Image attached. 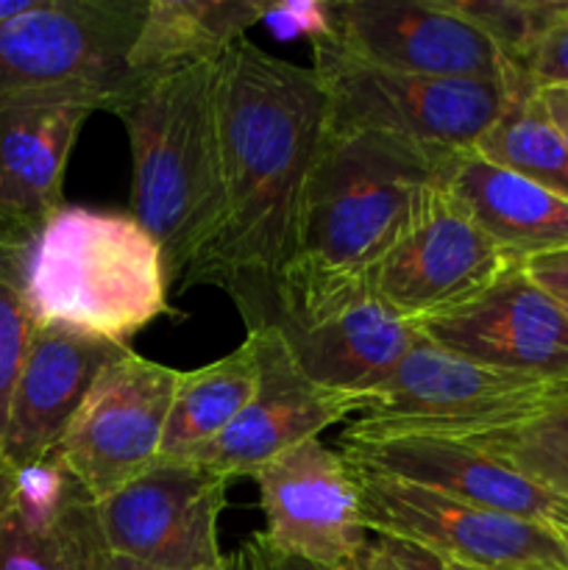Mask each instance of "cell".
I'll use <instances>...</instances> for the list:
<instances>
[{
	"mask_svg": "<svg viewBox=\"0 0 568 570\" xmlns=\"http://www.w3.org/2000/svg\"><path fill=\"white\" fill-rule=\"evenodd\" d=\"M523 271L540 289H546L557 304L568 309V248L532 256V259L523 262Z\"/></svg>",
	"mask_w": 568,
	"mask_h": 570,
	"instance_id": "32",
	"label": "cell"
},
{
	"mask_svg": "<svg viewBox=\"0 0 568 570\" xmlns=\"http://www.w3.org/2000/svg\"><path fill=\"white\" fill-rule=\"evenodd\" d=\"M329 42L360 65L412 76L507 81L518 72L451 0H340Z\"/></svg>",
	"mask_w": 568,
	"mask_h": 570,
	"instance_id": "14",
	"label": "cell"
},
{
	"mask_svg": "<svg viewBox=\"0 0 568 570\" xmlns=\"http://www.w3.org/2000/svg\"><path fill=\"white\" fill-rule=\"evenodd\" d=\"M256 382L259 360L251 337H245V343L223 360L209 362L198 371H182L156 462H182L221 438L251 404Z\"/></svg>",
	"mask_w": 568,
	"mask_h": 570,
	"instance_id": "23",
	"label": "cell"
},
{
	"mask_svg": "<svg viewBox=\"0 0 568 570\" xmlns=\"http://www.w3.org/2000/svg\"><path fill=\"white\" fill-rule=\"evenodd\" d=\"M523 76L538 89L568 87V3L538 39L523 65Z\"/></svg>",
	"mask_w": 568,
	"mask_h": 570,
	"instance_id": "28",
	"label": "cell"
},
{
	"mask_svg": "<svg viewBox=\"0 0 568 570\" xmlns=\"http://www.w3.org/2000/svg\"><path fill=\"white\" fill-rule=\"evenodd\" d=\"M262 0H148L128 53L134 76L217 61L265 17Z\"/></svg>",
	"mask_w": 568,
	"mask_h": 570,
	"instance_id": "22",
	"label": "cell"
},
{
	"mask_svg": "<svg viewBox=\"0 0 568 570\" xmlns=\"http://www.w3.org/2000/svg\"><path fill=\"white\" fill-rule=\"evenodd\" d=\"M418 332L482 365L568 382V309L529 278L523 262L468 304L418 323Z\"/></svg>",
	"mask_w": 568,
	"mask_h": 570,
	"instance_id": "16",
	"label": "cell"
},
{
	"mask_svg": "<svg viewBox=\"0 0 568 570\" xmlns=\"http://www.w3.org/2000/svg\"><path fill=\"white\" fill-rule=\"evenodd\" d=\"M312 56L326 92L329 131L388 134L443 159L473 150L518 76L496 81L379 70L343 56L329 39L312 42Z\"/></svg>",
	"mask_w": 568,
	"mask_h": 570,
	"instance_id": "8",
	"label": "cell"
},
{
	"mask_svg": "<svg viewBox=\"0 0 568 570\" xmlns=\"http://www.w3.org/2000/svg\"><path fill=\"white\" fill-rule=\"evenodd\" d=\"M217 115L223 223L182 289H223L256 328L298 245L301 198L326 134V92L312 67L239 39L221 59Z\"/></svg>",
	"mask_w": 568,
	"mask_h": 570,
	"instance_id": "1",
	"label": "cell"
},
{
	"mask_svg": "<svg viewBox=\"0 0 568 570\" xmlns=\"http://www.w3.org/2000/svg\"><path fill=\"white\" fill-rule=\"evenodd\" d=\"M226 488L193 462H156L98 501L111 557L150 570H228L217 529Z\"/></svg>",
	"mask_w": 568,
	"mask_h": 570,
	"instance_id": "12",
	"label": "cell"
},
{
	"mask_svg": "<svg viewBox=\"0 0 568 570\" xmlns=\"http://www.w3.org/2000/svg\"><path fill=\"white\" fill-rule=\"evenodd\" d=\"M473 154L568 200V148L523 72L510 81L505 109L477 139Z\"/></svg>",
	"mask_w": 568,
	"mask_h": 570,
	"instance_id": "24",
	"label": "cell"
},
{
	"mask_svg": "<svg viewBox=\"0 0 568 570\" xmlns=\"http://www.w3.org/2000/svg\"><path fill=\"white\" fill-rule=\"evenodd\" d=\"M95 106L33 100L0 106V226L31 243L65 206V173L72 145Z\"/></svg>",
	"mask_w": 568,
	"mask_h": 570,
	"instance_id": "20",
	"label": "cell"
},
{
	"mask_svg": "<svg viewBox=\"0 0 568 570\" xmlns=\"http://www.w3.org/2000/svg\"><path fill=\"white\" fill-rule=\"evenodd\" d=\"M538 95L540 100H543L551 122L557 126V131H560L562 142H566L568 148V87H546V89H538Z\"/></svg>",
	"mask_w": 568,
	"mask_h": 570,
	"instance_id": "33",
	"label": "cell"
},
{
	"mask_svg": "<svg viewBox=\"0 0 568 570\" xmlns=\"http://www.w3.org/2000/svg\"><path fill=\"white\" fill-rule=\"evenodd\" d=\"M440 181L510 259L568 248V200L540 184L490 165L473 150L449 159Z\"/></svg>",
	"mask_w": 568,
	"mask_h": 570,
	"instance_id": "21",
	"label": "cell"
},
{
	"mask_svg": "<svg viewBox=\"0 0 568 570\" xmlns=\"http://www.w3.org/2000/svg\"><path fill=\"white\" fill-rule=\"evenodd\" d=\"M516 259L440 181L423 195L393 248L371 267L368 282L390 309L418 326L477 298Z\"/></svg>",
	"mask_w": 568,
	"mask_h": 570,
	"instance_id": "11",
	"label": "cell"
},
{
	"mask_svg": "<svg viewBox=\"0 0 568 570\" xmlns=\"http://www.w3.org/2000/svg\"><path fill=\"white\" fill-rule=\"evenodd\" d=\"M148 0H37L0 26V106L78 100L111 111Z\"/></svg>",
	"mask_w": 568,
	"mask_h": 570,
	"instance_id": "6",
	"label": "cell"
},
{
	"mask_svg": "<svg viewBox=\"0 0 568 570\" xmlns=\"http://www.w3.org/2000/svg\"><path fill=\"white\" fill-rule=\"evenodd\" d=\"M248 337L259 360L254 399L221 438L182 460L206 468L226 482L251 476L273 456L315 440L334 423H349L371 401L368 395L343 393L312 382L273 326L251 328Z\"/></svg>",
	"mask_w": 568,
	"mask_h": 570,
	"instance_id": "15",
	"label": "cell"
},
{
	"mask_svg": "<svg viewBox=\"0 0 568 570\" xmlns=\"http://www.w3.org/2000/svg\"><path fill=\"white\" fill-rule=\"evenodd\" d=\"M228 570H332L317 562L304 560L298 554L276 549L262 532H256L243 549L234 557H228Z\"/></svg>",
	"mask_w": 568,
	"mask_h": 570,
	"instance_id": "31",
	"label": "cell"
},
{
	"mask_svg": "<svg viewBox=\"0 0 568 570\" xmlns=\"http://www.w3.org/2000/svg\"><path fill=\"white\" fill-rule=\"evenodd\" d=\"M262 22L276 37H306L310 42H321V39H332V3H321V0H304V3L276 0V3H267Z\"/></svg>",
	"mask_w": 568,
	"mask_h": 570,
	"instance_id": "29",
	"label": "cell"
},
{
	"mask_svg": "<svg viewBox=\"0 0 568 570\" xmlns=\"http://www.w3.org/2000/svg\"><path fill=\"white\" fill-rule=\"evenodd\" d=\"M259 326L282 334L312 382L368 399L393 376L421 337L415 323L373 293L368 276L298 265L284 267Z\"/></svg>",
	"mask_w": 568,
	"mask_h": 570,
	"instance_id": "7",
	"label": "cell"
},
{
	"mask_svg": "<svg viewBox=\"0 0 568 570\" xmlns=\"http://www.w3.org/2000/svg\"><path fill=\"white\" fill-rule=\"evenodd\" d=\"M182 371L128 348L98 376L56 456L95 501L156 465Z\"/></svg>",
	"mask_w": 568,
	"mask_h": 570,
	"instance_id": "10",
	"label": "cell"
},
{
	"mask_svg": "<svg viewBox=\"0 0 568 570\" xmlns=\"http://www.w3.org/2000/svg\"><path fill=\"white\" fill-rule=\"evenodd\" d=\"M343 456L360 471L382 473L401 482L438 490L468 504L557 527L568 518V504L473 440L388 438L340 440Z\"/></svg>",
	"mask_w": 568,
	"mask_h": 570,
	"instance_id": "17",
	"label": "cell"
},
{
	"mask_svg": "<svg viewBox=\"0 0 568 570\" xmlns=\"http://www.w3.org/2000/svg\"><path fill=\"white\" fill-rule=\"evenodd\" d=\"M3 239H11V237H9V234H6V228L0 226V243H3ZM14 243H17V239H14Z\"/></svg>",
	"mask_w": 568,
	"mask_h": 570,
	"instance_id": "39",
	"label": "cell"
},
{
	"mask_svg": "<svg viewBox=\"0 0 568 570\" xmlns=\"http://www.w3.org/2000/svg\"><path fill=\"white\" fill-rule=\"evenodd\" d=\"M276 549L332 570H349L371 543L362 521L360 482L343 451L321 438L293 445L251 473Z\"/></svg>",
	"mask_w": 568,
	"mask_h": 570,
	"instance_id": "13",
	"label": "cell"
},
{
	"mask_svg": "<svg viewBox=\"0 0 568 570\" xmlns=\"http://www.w3.org/2000/svg\"><path fill=\"white\" fill-rule=\"evenodd\" d=\"M440 562H443V560H440ZM443 566L449 568V570H479V568H460V566H449V562H443Z\"/></svg>",
	"mask_w": 568,
	"mask_h": 570,
	"instance_id": "38",
	"label": "cell"
},
{
	"mask_svg": "<svg viewBox=\"0 0 568 570\" xmlns=\"http://www.w3.org/2000/svg\"><path fill=\"white\" fill-rule=\"evenodd\" d=\"M473 443L568 504V404L523 426L473 438Z\"/></svg>",
	"mask_w": 568,
	"mask_h": 570,
	"instance_id": "25",
	"label": "cell"
},
{
	"mask_svg": "<svg viewBox=\"0 0 568 570\" xmlns=\"http://www.w3.org/2000/svg\"><path fill=\"white\" fill-rule=\"evenodd\" d=\"M26 250L28 243L3 239L0 243V449H3L6 421L11 395L39 326L26 295Z\"/></svg>",
	"mask_w": 568,
	"mask_h": 570,
	"instance_id": "26",
	"label": "cell"
},
{
	"mask_svg": "<svg viewBox=\"0 0 568 570\" xmlns=\"http://www.w3.org/2000/svg\"><path fill=\"white\" fill-rule=\"evenodd\" d=\"M566 3L568 0H451V6L471 20L518 72H523L529 53Z\"/></svg>",
	"mask_w": 568,
	"mask_h": 570,
	"instance_id": "27",
	"label": "cell"
},
{
	"mask_svg": "<svg viewBox=\"0 0 568 570\" xmlns=\"http://www.w3.org/2000/svg\"><path fill=\"white\" fill-rule=\"evenodd\" d=\"M14 490H17V473L0 460V518H3L6 507L11 504V499H14Z\"/></svg>",
	"mask_w": 568,
	"mask_h": 570,
	"instance_id": "34",
	"label": "cell"
},
{
	"mask_svg": "<svg viewBox=\"0 0 568 570\" xmlns=\"http://www.w3.org/2000/svg\"><path fill=\"white\" fill-rule=\"evenodd\" d=\"M98 501L59 456L17 473L0 518V570H109Z\"/></svg>",
	"mask_w": 568,
	"mask_h": 570,
	"instance_id": "19",
	"label": "cell"
},
{
	"mask_svg": "<svg viewBox=\"0 0 568 570\" xmlns=\"http://www.w3.org/2000/svg\"><path fill=\"white\" fill-rule=\"evenodd\" d=\"M349 570H449L438 557L410 543L390 538H373L362 551L360 562Z\"/></svg>",
	"mask_w": 568,
	"mask_h": 570,
	"instance_id": "30",
	"label": "cell"
},
{
	"mask_svg": "<svg viewBox=\"0 0 568 570\" xmlns=\"http://www.w3.org/2000/svg\"><path fill=\"white\" fill-rule=\"evenodd\" d=\"M131 345L39 323L11 395L0 460L22 473L53 456L92 384Z\"/></svg>",
	"mask_w": 568,
	"mask_h": 570,
	"instance_id": "18",
	"label": "cell"
},
{
	"mask_svg": "<svg viewBox=\"0 0 568 570\" xmlns=\"http://www.w3.org/2000/svg\"><path fill=\"white\" fill-rule=\"evenodd\" d=\"M165 256L134 215L61 206L28 243L26 295L37 323L128 345L167 315Z\"/></svg>",
	"mask_w": 568,
	"mask_h": 570,
	"instance_id": "3",
	"label": "cell"
},
{
	"mask_svg": "<svg viewBox=\"0 0 568 570\" xmlns=\"http://www.w3.org/2000/svg\"><path fill=\"white\" fill-rule=\"evenodd\" d=\"M557 534H560V538H562V543H566L568 546V518H566V521H560V523H557Z\"/></svg>",
	"mask_w": 568,
	"mask_h": 570,
	"instance_id": "37",
	"label": "cell"
},
{
	"mask_svg": "<svg viewBox=\"0 0 568 570\" xmlns=\"http://www.w3.org/2000/svg\"><path fill=\"white\" fill-rule=\"evenodd\" d=\"M221 59L137 76L111 115L126 126L134 212L159 243L167 282H184L223 223Z\"/></svg>",
	"mask_w": 568,
	"mask_h": 570,
	"instance_id": "2",
	"label": "cell"
},
{
	"mask_svg": "<svg viewBox=\"0 0 568 570\" xmlns=\"http://www.w3.org/2000/svg\"><path fill=\"white\" fill-rule=\"evenodd\" d=\"M109 570H150V568L134 566V562H128V560H120V557H111V566H109Z\"/></svg>",
	"mask_w": 568,
	"mask_h": 570,
	"instance_id": "36",
	"label": "cell"
},
{
	"mask_svg": "<svg viewBox=\"0 0 568 570\" xmlns=\"http://www.w3.org/2000/svg\"><path fill=\"white\" fill-rule=\"evenodd\" d=\"M354 471L362 521L373 538L401 540L460 568L568 570V546L549 523L468 504L382 473Z\"/></svg>",
	"mask_w": 568,
	"mask_h": 570,
	"instance_id": "9",
	"label": "cell"
},
{
	"mask_svg": "<svg viewBox=\"0 0 568 570\" xmlns=\"http://www.w3.org/2000/svg\"><path fill=\"white\" fill-rule=\"evenodd\" d=\"M445 165L443 156L388 134L326 128L301 198L290 265L368 276L410 226L423 195L440 184Z\"/></svg>",
	"mask_w": 568,
	"mask_h": 570,
	"instance_id": "4",
	"label": "cell"
},
{
	"mask_svg": "<svg viewBox=\"0 0 568 570\" xmlns=\"http://www.w3.org/2000/svg\"><path fill=\"white\" fill-rule=\"evenodd\" d=\"M568 404V382L499 371L418 337L393 376L340 440H473L523 426Z\"/></svg>",
	"mask_w": 568,
	"mask_h": 570,
	"instance_id": "5",
	"label": "cell"
},
{
	"mask_svg": "<svg viewBox=\"0 0 568 570\" xmlns=\"http://www.w3.org/2000/svg\"><path fill=\"white\" fill-rule=\"evenodd\" d=\"M33 3H37V0H0V26L14 20V17L26 14Z\"/></svg>",
	"mask_w": 568,
	"mask_h": 570,
	"instance_id": "35",
	"label": "cell"
}]
</instances>
